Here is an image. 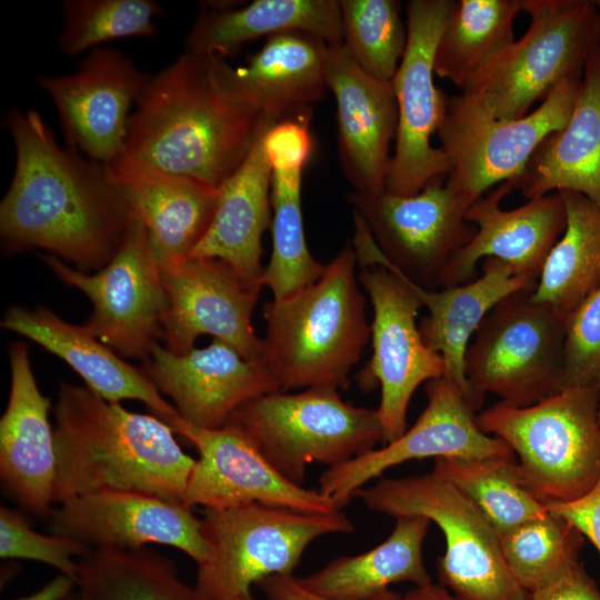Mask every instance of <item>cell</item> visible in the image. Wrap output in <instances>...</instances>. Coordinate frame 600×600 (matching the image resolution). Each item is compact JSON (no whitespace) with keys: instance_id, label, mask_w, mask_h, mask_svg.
I'll list each match as a JSON object with an SVG mask.
<instances>
[{"instance_id":"obj_2","label":"cell","mask_w":600,"mask_h":600,"mask_svg":"<svg viewBox=\"0 0 600 600\" xmlns=\"http://www.w3.org/2000/svg\"><path fill=\"white\" fill-rule=\"evenodd\" d=\"M230 70L221 57L187 51L151 76L129 118L121 154L219 188L271 119L241 96Z\"/></svg>"},{"instance_id":"obj_1","label":"cell","mask_w":600,"mask_h":600,"mask_svg":"<svg viewBox=\"0 0 600 600\" xmlns=\"http://www.w3.org/2000/svg\"><path fill=\"white\" fill-rule=\"evenodd\" d=\"M6 128L16 150L0 203L6 252L41 248L83 272L103 268L134 217L107 166L60 146L36 110H11Z\"/></svg>"},{"instance_id":"obj_11","label":"cell","mask_w":600,"mask_h":600,"mask_svg":"<svg viewBox=\"0 0 600 600\" xmlns=\"http://www.w3.org/2000/svg\"><path fill=\"white\" fill-rule=\"evenodd\" d=\"M581 78L563 79L536 109L516 120L491 118L460 93L448 98L437 132L449 162L446 183L470 207L496 184L517 179L540 143L568 122Z\"/></svg>"},{"instance_id":"obj_26","label":"cell","mask_w":600,"mask_h":600,"mask_svg":"<svg viewBox=\"0 0 600 600\" xmlns=\"http://www.w3.org/2000/svg\"><path fill=\"white\" fill-rule=\"evenodd\" d=\"M6 330L19 333L68 363L86 387L108 401L138 400L177 433L183 419L160 393L142 368L124 361L111 348L44 307H11L1 321Z\"/></svg>"},{"instance_id":"obj_25","label":"cell","mask_w":600,"mask_h":600,"mask_svg":"<svg viewBox=\"0 0 600 600\" xmlns=\"http://www.w3.org/2000/svg\"><path fill=\"white\" fill-rule=\"evenodd\" d=\"M106 166L143 222L159 267L164 269L189 258L211 223L219 188L143 166L124 154Z\"/></svg>"},{"instance_id":"obj_43","label":"cell","mask_w":600,"mask_h":600,"mask_svg":"<svg viewBox=\"0 0 600 600\" xmlns=\"http://www.w3.org/2000/svg\"><path fill=\"white\" fill-rule=\"evenodd\" d=\"M310 116L272 124L263 136V150L271 169L304 168L313 150Z\"/></svg>"},{"instance_id":"obj_8","label":"cell","mask_w":600,"mask_h":600,"mask_svg":"<svg viewBox=\"0 0 600 600\" xmlns=\"http://www.w3.org/2000/svg\"><path fill=\"white\" fill-rule=\"evenodd\" d=\"M354 497L376 512L434 522L446 541L437 562L439 580L460 600H528L504 560L499 532L449 481L432 472L382 479Z\"/></svg>"},{"instance_id":"obj_13","label":"cell","mask_w":600,"mask_h":600,"mask_svg":"<svg viewBox=\"0 0 600 600\" xmlns=\"http://www.w3.org/2000/svg\"><path fill=\"white\" fill-rule=\"evenodd\" d=\"M66 284L92 304L82 327L122 358L147 361L164 337L168 297L148 231L134 213L113 258L96 273L80 271L53 254L42 257Z\"/></svg>"},{"instance_id":"obj_41","label":"cell","mask_w":600,"mask_h":600,"mask_svg":"<svg viewBox=\"0 0 600 600\" xmlns=\"http://www.w3.org/2000/svg\"><path fill=\"white\" fill-rule=\"evenodd\" d=\"M89 548L73 539L33 530L18 511L0 507V557L46 563L77 581L79 561Z\"/></svg>"},{"instance_id":"obj_21","label":"cell","mask_w":600,"mask_h":600,"mask_svg":"<svg viewBox=\"0 0 600 600\" xmlns=\"http://www.w3.org/2000/svg\"><path fill=\"white\" fill-rule=\"evenodd\" d=\"M142 369L186 422L204 429L221 428L248 400L280 391L262 359H246L218 340L183 354L158 344Z\"/></svg>"},{"instance_id":"obj_47","label":"cell","mask_w":600,"mask_h":600,"mask_svg":"<svg viewBox=\"0 0 600 600\" xmlns=\"http://www.w3.org/2000/svg\"><path fill=\"white\" fill-rule=\"evenodd\" d=\"M74 587L76 581L73 579L59 573L37 591L16 600H64L72 594Z\"/></svg>"},{"instance_id":"obj_16","label":"cell","mask_w":600,"mask_h":600,"mask_svg":"<svg viewBox=\"0 0 600 600\" xmlns=\"http://www.w3.org/2000/svg\"><path fill=\"white\" fill-rule=\"evenodd\" d=\"M427 407L396 440L340 464L319 478L318 490L339 508L386 470L423 458L477 459L512 452L501 439L483 432L461 388L442 376L426 382Z\"/></svg>"},{"instance_id":"obj_49","label":"cell","mask_w":600,"mask_h":600,"mask_svg":"<svg viewBox=\"0 0 600 600\" xmlns=\"http://www.w3.org/2000/svg\"><path fill=\"white\" fill-rule=\"evenodd\" d=\"M64 600H80V599H79L78 594H77V596H72V594H71V596H69V597H68L67 599H64Z\"/></svg>"},{"instance_id":"obj_39","label":"cell","mask_w":600,"mask_h":600,"mask_svg":"<svg viewBox=\"0 0 600 600\" xmlns=\"http://www.w3.org/2000/svg\"><path fill=\"white\" fill-rule=\"evenodd\" d=\"M343 44L372 77L392 81L407 46V24L396 0H340Z\"/></svg>"},{"instance_id":"obj_46","label":"cell","mask_w":600,"mask_h":600,"mask_svg":"<svg viewBox=\"0 0 600 600\" xmlns=\"http://www.w3.org/2000/svg\"><path fill=\"white\" fill-rule=\"evenodd\" d=\"M268 600H340L317 594L304 588L293 574H273L258 583ZM363 600H404V596L387 590Z\"/></svg>"},{"instance_id":"obj_12","label":"cell","mask_w":600,"mask_h":600,"mask_svg":"<svg viewBox=\"0 0 600 600\" xmlns=\"http://www.w3.org/2000/svg\"><path fill=\"white\" fill-rule=\"evenodd\" d=\"M348 199L376 242L360 254L361 264L381 266L424 289L438 287L447 264L476 234L466 219L469 206L446 181L413 196L383 190Z\"/></svg>"},{"instance_id":"obj_29","label":"cell","mask_w":600,"mask_h":600,"mask_svg":"<svg viewBox=\"0 0 600 600\" xmlns=\"http://www.w3.org/2000/svg\"><path fill=\"white\" fill-rule=\"evenodd\" d=\"M329 44L304 32L267 38L242 67H231V78L242 97L276 123L311 116V106L328 89Z\"/></svg>"},{"instance_id":"obj_38","label":"cell","mask_w":600,"mask_h":600,"mask_svg":"<svg viewBox=\"0 0 600 600\" xmlns=\"http://www.w3.org/2000/svg\"><path fill=\"white\" fill-rule=\"evenodd\" d=\"M583 536L564 518L548 512L500 534L504 560L529 593L579 562Z\"/></svg>"},{"instance_id":"obj_19","label":"cell","mask_w":600,"mask_h":600,"mask_svg":"<svg viewBox=\"0 0 600 600\" xmlns=\"http://www.w3.org/2000/svg\"><path fill=\"white\" fill-rule=\"evenodd\" d=\"M177 433L199 452L184 496V506L189 508L226 509L262 503L309 513L341 510L318 489L304 488L283 477L232 424L204 429L183 421Z\"/></svg>"},{"instance_id":"obj_45","label":"cell","mask_w":600,"mask_h":600,"mask_svg":"<svg viewBox=\"0 0 600 600\" xmlns=\"http://www.w3.org/2000/svg\"><path fill=\"white\" fill-rule=\"evenodd\" d=\"M528 600H600V590L577 562L549 583L529 592Z\"/></svg>"},{"instance_id":"obj_17","label":"cell","mask_w":600,"mask_h":600,"mask_svg":"<svg viewBox=\"0 0 600 600\" xmlns=\"http://www.w3.org/2000/svg\"><path fill=\"white\" fill-rule=\"evenodd\" d=\"M150 78L117 49L97 47L74 72L34 80L53 102L69 147L107 164L123 152L130 108Z\"/></svg>"},{"instance_id":"obj_52","label":"cell","mask_w":600,"mask_h":600,"mask_svg":"<svg viewBox=\"0 0 600 600\" xmlns=\"http://www.w3.org/2000/svg\"><path fill=\"white\" fill-rule=\"evenodd\" d=\"M597 384H598V387H599V389H600V377H599V379H598ZM599 419H600V404H599Z\"/></svg>"},{"instance_id":"obj_27","label":"cell","mask_w":600,"mask_h":600,"mask_svg":"<svg viewBox=\"0 0 600 600\" xmlns=\"http://www.w3.org/2000/svg\"><path fill=\"white\" fill-rule=\"evenodd\" d=\"M274 123L271 119L264 121L246 159L219 187L211 223L190 256L220 259L248 283L260 287L264 269L261 239L271 224L272 181L262 141Z\"/></svg>"},{"instance_id":"obj_14","label":"cell","mask_w":600,"mask_h":600,"mask_svg":"<svg viewBox=\"0 0 600 600\" xmlns=\"http://www.w3.org/2000/svg\"><path fill=\"white\" fill-rule=\"evenodd\" d=\"M456 0H410L406 3L407 46L392 79L398 127L386 190L413 196L446 181L449 162L430 139L438 132L448 98L434 84V52Z\"/></svg>"},{"instance_id":"obj_23","label":"cell","mask_w":600,"mask_h":600,"mask_svg":"<svg viewBox=\"0 0 600 600\" xmlns=\"http://www.w3.org/2000/svg\"><path fill=\"white\" fill-rule=\"evenodd\" d=\"M327 82L337 104L338 149L344 177L354 192L386 190L390 146L398 127L392 81L366 72L341 43L329 44Z\"/></svg>"},{"instance_id":"obj_31","label":"cell","mask_w":600,"mask_h":600,"mask_svg":"<svg viewBox=\"0 0 600 600\" xmlns=\"http://www.w3.org/2000/svg\"><path fill=\"white\" fill-rule=\"evenodd\" d=\"M292 31L330 46L343 43L339 1L256 0L239 9L203 10L188 34L187 51L224 59L248 41Z\"/></svg>"},{"instance_id":"obj_18","label":"cell","mask_w":600,"mask_h":600,"mask_svg":"<svg viewBox=\"0 0 600 600\" xmlns=\"http://www.w3.org/2000/svg\"><path fill=\"white\" fill-rule=\"evenodd\" d=\"M168 297L166 348L177 354L193 349L197 338L211 336L246 359H261L263 342L251 317L260 286L248 283L230 264L216 258L190 257L161 269Z\"/></svg>"},{"instance_id":"obj_35","label":"cell","mask_w":600,"mask_h":600,"mask_svg":"<svg viewBox=\"0 0 600 600\" xmlns=\"http://www.w3.org/2000/svg\"><path fill=\"white\" fill-rule=\"evenodd\" d=\"M521 0H456L439 37L434 74L460 90L491 57L512 43Z\"/></svg>"},{"instance_id":"obj_24","label":"cell","mask_w":600,"mask_h":600,"mask_svg":"<svg viewBox=\"0 0 600 600\" xmlns=\"http://www.w3.org/2000/svg\"><path fill=\"white\" fill-rule=\"evenodd\" d=\"M9 362L10 392L0 419L1 482L28 512L50 516L56 479L50 401L37 384L27 344L12 343Z\"/></svg>"},{"instance_id":"obj_7","label":"cell","mask_w":600,"mask_h":600,"mask_svg":"<svg viewBox=\"0 0 600 600\" xmlns=\"http://www.w3.org/2000/svg\"><path fill=\"white\" fill-rule=\"evenodd\" d=\"M227 423L239 428L278 472L301 486L309 464L333 467L383 442L377 409L350 404L331 387L260 394L240 406Z\"/></svg>"},{"instance_id":"obj_34","label":"cell","mask_w":600,"mask_h":600,"mask_svg":"<svg viewBox=\"0 0 600 600\" xmlns=\"http://www.w3.org/2000/svg\"><path fill=\"white\" fill-rule=\"evenodd\" d=\"M80 600H202L174 563L143 548H97L79 560Z\"/></svg>"},{"instance_id":"obj_30","label":"cell","mask_w":600,"mask_h":600,"mask_svg":"<svg viewBox=\"0 0 600 600\" xmlns=\"http://www.w3.org/2000/svg\"><path fill=\"white\" fill-rule=\"evenodd\" d=\"M481 271L477 279L441 290L424 289L410 281L422 307L428 310V316L420 322V333L443 359L444 377L456 382L469 401L464 358L472 334L504 298L522 289H534L498 259L482 260Z\"/></svg>"},{"instance_id":"obj_36","label":"cell","mask_w":600,"mask_h":600,"mask_svg":"<svg viewBox=\"0 0 600 600\" xmlns=\"http://www.w3.org/2000/svg\"><path fill=\"white\" fill-rule=\"evenodd\" d=\"M432 473L462 491L499 534L548 512L522 482L513 452L477 459L438 458Z\"/></svg>"},{"instance_id":"obj_44","label":"cell","mask_w":600,"mask_h":600,"mask_svg":"<svg viewBox=\"0 0 600 600\" xmlns=\"http://www.w3.org/2000/svg\"><path fill=\"white\" fill-rule=\"evenodd\" d=\"M547 507L569 521L600 553V480L582 497Z\"/></svg>"},{"instance_id":"obj_37","label":"cell","mask_w":600,"mask_h":600,"mask_svg":"<svg viewBox=\"0 0 600 600\" xmlns=\"http://www.w3.org/2000/svg\"><path fill=\"white\" fill-rule=\"evenodd\" d=\"M303 168L272 169V251L263 269L262 284L273 299L291 296L317 281L326 266L309 251L302 221Z\"/></svg>"},{"instance_id":"obj_28","label":"cell","mask_w":600,"mask_h":600,"mask_svg":"<svg viewBox=\"0 0 600 600\" xmlns=\"http://www.w3.org/2000/svg\"><path fill=\"white\" fill-rule=\"evenodd\" d=\"M509 183L528 199L573 191L600 204V46L583 68L568 122L540 143Z\"/></svg>"},{"instance_id":"obj_40","label":"cell","mask_w":600,"mask_h":600,"mask_svg":"<svg viewBox=\"0 0 600 600\" xmlns=\"http://www.w3.org/2000/svg\"><path fill=\"white\" fill-rule=\"evenodd\" d=\"M62 9L58 44L69 56L116 39L150 37L156 32L153 19L162 12L151 0H67Z\"/></svg>"},{"instance_id":"obj_48","label":"cell","mask_w":600,"mask_h":600,"mask_svg":"<svg viewBox=\"0 0 600 600\" xmlns=\"http://www.w3.org/2000/svg\"><path fill=\"white\" fill-rule=\"evenodd\" d=\"M404 600H460L442 584L429 583L414 587L404 594Z\"/></svg>"},{"instance_id":"obj_9","label":"cell","mask_w":600,"mask_h":600,"mask_svg":"<svg viewBox=\"0 0 600 600\" xmlns=\"http://www.w3.org/2000/svg\"><path fill=\"white\" fill-rule=\"evenodd\" d=\"M353 530L342 510L309 513L262 503L204 509L207 557L197 564L196 589L202 600H238L266 577L293 574L316 539Z\"/></svg>"},{"instance_id":"obj_22","label":"cell","mask_w":600,"mask_h":600,"mask_svg":"<svg viewBox=\"0 0 600 600\" xmlns=\"http://www.w3.org/2000/svg\"><path fill=\"white\" fill-rule=\"evenodd\" d=\"M511 190L509 182L500 183L468 208L466 219L476 227V234L447 264L438 287L473 280L478 263L487 258L509 264L518 277L537 286L549 253L564 231V202L560 192H551L504 210L501 201Z\"/></svg>"},{"instance_id":"obj_15","label":"cell","mask_w":600,"mask_h":600,"mask_svg":"<svg viewBox=\"0 0 600 600\" xmlns=\"http://www.w3.org/2000/svg\"><path fill=\"white\" fill-rule=\"evenodd\" d=\"M359 280L373 308L372 357L359 374L360 386H380L377 411L383 443L407 430V411L417 388L444 376V362L423 340L417 317L422 303L406 277L381 266L362 267Z\"/></svg>"},{"instance_id":"obj_4","label":"cell","mask_w":600,"mask_h":600,"mask_svg":"<svg viewBox=\"0 0 600 600\" xmlns=\"http://www.w3.org/2000/svg\"><path fill=\"white\" fill-rule=\"evenodd\" d=\"M357 262L353 244L347 242L317 281L266 303L261 359L280 391L348 387L350 370L371 336Z\"/></svg>"},{"instance_id":"obj_50","label":"cell","mask_w":600,"mask_h":600,"mask_svg":"<svg viewBox=\"0 0 600 600\" xmlns=\"http://www.w3.org/2000/svg\"><path fill=\"white\" fill-rule=\"evenodd\" d=\"M594 3H596V7L598 9V13H599V18H600V0H596Z\"/></svg>"},{"instance_id":"obj_3","label":"cell","mask_w":600,"mask_h":600,"mask_svg":"<svg viewBox=\"0 0 600 600\" xmlns=\"http://www.w3.org/2000/svg\"><path fill=\"white\" fill-rule=\"evenodd\" d=\"M53 417L56 503L120 490L184 504L197 459L183 451L167 422L67 382L60 383Z\"/></svg>"},{"instance_id":"obj_33","label":"cell","mask_w":600,"mask_h":600,"mask_svg":"<svg viewBox=\"0 0 600 600\" xmlns=\"http://www.w3.org/2000/svg\"><path fill=\"white\" fill-rule=\"evenodd\" d=\"M560 193L566 228L544 262L532 297L566 318L600 287V204L578 192Z\"/></svg>"},{"instance_id":"obj_42","label":"cell","mask_w":600,"mask_h":600,"mask_svg":"<svg viewBox=\"0 0 600 600\" xmlns=\"http://www.w3.org/2000/svg\"><path fill=\"white\" fill-rule=\"evenodd\" d=\"M600 377V287L564 318L563 389L597 384Z\"/></svg>"},{"instance_id":"obj_32","label":"cell","mask_w":600,"mask_h":600,"mask_svg":"<svg viewBox=\"0 0 600 600\" xmlns=\"http://www.w3.org/2000/svg\"><path fill=\"white\" fill-rule=\"evenodd\" d=\"M431 521L422 516H400L390 536L377 547L339 557L318 571L298 578L308 590L333 599L363 600L389 590L396 582L414 587L432 582L422 544Z\"/></svg>"},{"instance_id":"obj_6","label":"cell","mask_w":600,"mask_h":600,"mask_svg":"<svg viewBox=\"0 0 600 600\" xmlns=\"http://www.w3.org/2000/svg\"><path fill=\"white\" fill-rule=\"evenodd\" d=\"M530 17L526 33L482 64L460 94L498 120L527 116L566 78L581 76L600 46L594 1L521 0Z\"/></svg>"},{"instance_id":"obj_10","label":"cell","mask_w":600,"mask_h":600,"mask_svg":"<svg viewBox=\"0 0 600 600\" xmlns=\"http://www.w3.org/2000/svg\"><path fill=\"white\" fill-rule=\"evenodd\" d=\"M533 289L500 301L468 347L464 372L478 410L487 393L513 407H529L563 389L564 318L537 302Z\"/></svg>"},{"instance_id":"obj_20","label":"cell","mask_w":600,"mask_h":600,"mask_svg":"<svg viewBox=\"0 0 600 600\" xmlns=\"http://www.w3.org/2000/svg\"><path fill=\"white\" fill-rule=\"evenodd\" d=\"M59 504L50 513L51 533L89 549H137L156 543L184 552L197 564L207 557L201 519L182 503L143 492L108 490Z\"/></svg>"},{"instance_id":"obj_5","label":"cell","mask_w":600,"mask_h":600,"mask_svg":"<svg viewBox=\"0 0 600 600\" xmlns=\"http://www.w3.org/2000/svg\"><path fill=\"white\" fill-rule=\"evenodd\" d=\"M600 389L568 387L529 407L498 402L480 429L514 453L524 486L546 506L576 500L600 480Z\"/></svg>"},{"instance_id":"obj_51","label":"cell","mask_w":600,"mask_h":600,"mask_svg":"<svg viewBox=\"0 0 600 600\" xmlns=\"http://www.w3.org/2000/svg\"><path fill=\"white\" fill-rule=\"evenodd\" d=\"M238 600H254V599L251 597V594H248V596L242 597V598H240Z\"/></svg>"}]
</instances>
